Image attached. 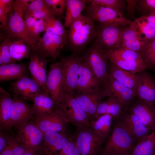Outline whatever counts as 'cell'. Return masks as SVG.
<instances>
[{"instance_id": "obj_1", "label": "cell", "mask_w": 155, "mask_h": 155, "mask_svg": "<svg viewBox=\"0 0 155 155\" xmlns=\"http://www.w3.org/2000/svg\"><path fill=\"white\" fill-rule=\"evenodd\" d=\"M96 36L93 21L86 15L81 14L69 28L67 47L72 53L80 55Z\"/></svg>"}, {"instance_id": "obj_2", "label": "cell", "mask_w": 155, "mask_h": 155, "mask_svg": "<svg viewBox=\"0 0 155 155\" xmlns=\"http://www.w3.org/2000/svg\"><path fill=\"white\" fill-rule=\"evenodd\" d=\"M81 57L101 82L103 87L112 96L109 88L108 59L104 49L96 40Z\"/></svg>"}, {"instance_id": "obj_3", "label": "cell", "mask_w": 155, "mask_h": 155, "mask_svg": "<svg viewBox=\"0 0 155 155\" xmlns=\"http://www.w3.org/2000/svg\"><path fill=\"white\" fill-rule=\"evenodd\" d=\"M137 142L120 120L114 126L102 153L131 155Z\"/></svg>"}, {"instance_id": "obj_4", "label": "cell", "mask_w": 155, "mask_h": 155, "mask_svg": "<svg viewBox=\"0 0 155 155\" xmlns=\"http://www.w3.org/2000/svg\"><path fill=\"white\" fill-rule=\"evenodd\" d=\"M73 136L80 155H97L106 139L87 127L77 128Z\"/></svg>"}, {"instance_id": "obj_5", "label": "cell", "mask_w": 155, "mask_h": 155, "mask_svg": "<svg viewBox=\"0 0 155 155\" xmlns=\"http://www.w3.org/2000/svg\"><path fill=\"white\" fill-rule=\"evenodd\" d=\"M56 107L60 109L66 116L69 123L77 128L90 127L87 116L74 96L64 92Z\"/></svg>"}, {"instance_id": "obj_6", "label": "cell", "mask_w": 155, "mask_h": 155, "mask_svg": "<svg viewBox=\"0 0 155 155\" xmlns=\"http://www.w3.org/2000/svg\"><path fill=\"white\" fill-rule=\"evenodd\" d=\"M86 15L93 21L100 23L113 24L124 27L131 25L132 22L123 14L114 9L101 5L89 3L85 8Z\"/></svg>"}, {"instance_id": "obj_7", "label": "cell", "mask_w": 155, "mask_h": 155, "mask_svg": "<svg viewBox=\"0 0 155 155\" xmlns=\"http://www.w3.org/2000/svg\"><path fill=\"white\" fill-rule=\"evenodd\" d=\"M32 120L44 134L67 132L68 124L69 123L66 116L57 107L48 114L33 116Z\"/></svg>"}, {"instance_id": "obj_8", "label": "cell", "mask_w": 155, "mask_h": 155, "mask_svg": "<svg viewBox=\"0 0 155 155\" xmlns=\"http://www.w3.org/2000/svg\"><path fill=\"white\" fill-rule=\"evenodd\" d=\"M81 56L72 53L62 58L63 71V89L65 93L74 96L79 78Z\"/></svg>"}, {"instance_id": "obj_9", "label": "cell", "mask_w": 155, "mask_h": 155, "mask_svg": "<svg viewBox=\"0 0 155 155\" xmlns=\"http://www.w3.org/2000/svg\"><path fill=\"white\" fill-rule=\"evenodd\" d=\"M17 141L28 150L38 152L42 143L44 134L32 120L16 129Z\"/></svg>"}, {"instance_id": "obj_10", "label": "cell", "mask_w": 155, "mask_h": 155, "mask_svg": "<svg viewBox=\"0 0 155 155\" xmlns=\"http://www.w3.org/2000/svg\"><path fill=\"white\" fill-rule=\"evenodd\" d=\"M13 99L9 119L0 126V130L12 127L17 129L32 120L34 116L32 104L18 97L13 96Z\"/></svg>"}, {"instance_id": "obj_11", "label": "cell", "mask_w": 155, "mask_h": 155, "mask_svg": "<svg viewBox=\"0 0 155 155\" xmlns=\"http://www.w3.org/2000/svg\"><path fill=\"white\" fill-rule=\"evenodd\" d=\"M74 97L86 113L90 121H92L97 107L106 97L111 96L103 87L75 93Z\"/></svg>"}, {"instance_id": "obj_12", "label": "cell", "mask_w": 155, "mask_h": 155, "mask_svg": "<svg viewBox=\"0 0 155 155\" xmlns=\"http://www.w3.org/2000/svg\"><path fill=\"white\" fill-rule=\"evenodd\" d=\"M67 37L45 32L37 41L34 51L43 57L55 60L60 56L61 50L66 45Z\"/></svg>"}, {"instance_id": "obj_13", "label": "cell", "mask_w": 155, "mask_h": 155, "mask_svg": "<svg viewBox=\"0 0 155 155\" xmlns=\"http://www.w3.org/2000/svg\"><path fill=\"white\" fill-rule=\"evenodd\" d=\"M8 14L7 24L2 30L7 34V37L23 41L32 47V51H35L37 42L27 30L23 17L12 11Z\"/></svg>"}, {"instance_id": "obj_14", "label": "cell", "mask_w": 155, "mask_h": 155, "mask_svg": "<svg viewBox=\"0 0 155 155\" xmlns=\"http://www.w3.org/2000/svg\"><path fill=\"white\" fill-rule=\"evenodd\" d=\"M124 27L115 24L100 23L96 27V40L105 49L119 48Z\"/></svg>"}, {"instance_id": "obj_15", "label": "cell", "mask_w": 155, "mask_h": 155, "mask_svg": "<svg viewBox=\"0 0 155 155\" xmlns=\"http://www.w3.org/2000/svg\"><path fill=\"white\" fill-rule=\"evenodd\" d=\"M46 88L55 107L60 101L64 91L63 89V71L61 61L50 65L47 73Z\"/></svg>"}, {"instance_id": "obj_16", "label": "cell", "mask_w": 155, "mask_h": 155, "mask_svg": "<svg viewBox=\"0 0 155 155\" xmlns=\"http://www.w3.org/2000/svg\"><path fill=\"white\" fill-rule=\"evenodd\" d=\"M9 89L13 96L31 101L43 90L37 82L29 75L24 76L11 82Z\"/></svg>"}, {"instance_id": "obj_17", "label": "cell", "mask_w": 155, "mask_h": 155, "mask_svg": "<svg viewBox=\"0 0 155 155\" xmlns=\"http://www.w3.org/2000/svg\"><path fill=\"white\" fill-rule=\"evenodd\" d=\"M29 58L28 69L31 78L37 82L44 92L49 94L46 85L48 60L34 51L31 52Z\"/></svg>"}, {"instance_id": "obj_18", "label": "cell", "mask_w": 155, "mask_h": 155, "mask_svg": "<svg viewBox=\"0 0 155 155\" xmlns=\"http://www.w3.org/2000/svg\"><path fill=\"white\" fill-rule=\"evenodd\" d=\"M69 136L67 132L44 134L42 143L37 153L39 155H57L66 145Z\"/></svg>"}, {"instance_id": "obj_19", "label": "cell", "mask_w": 155, "mask_h": 155, "mask_svg": "<svg viewBox=\"0 0 155 155\" xmlns=\"http://www.w3.org/2000/svg\"><path fill=\"white\" fill-rule=\"evenodd\" d=\"M102 87H103L101 82L81 57L79 78L75 93Z\"/></svg>"}, {"instance_id": "obj_20", "label": "cell", "mask_w": 155, "mask_h": 155, "mask_svg": "<svg viewBox=\"0 0 155 155\" xmlns=\"http://www.w3.org/2000/svg\"><path fill=\"white\" fill-rule=\"evenodd\" d=\"M145 70L136 74L138 78L137 95L141 100L154 104L155 102V80Z\"/></svg>"}, {"instance_id": "obj_21", "label": "cell", "mask_w": 155, "mask_h": 155, "mask_svg": "<svg viewBox=\"0 0 155 155\" xmlns=\"http://www.w3.org/2000/svg\"><path fill=\"white\" fill-rule=\"evenodd\" d=\"M120 119L135 138L137 142L148 134L151 130L144 125L136 115L130 112L129 113L122 114Z\"/></svg>"}, {"instance_id": "obj_22", "label": "cell", "mask_w": 155, "mask_h": 155, "mask_svg": "<svg viewBox=\"0 0 155 155\" xmlns=\"http://www.w3.org/2000/svg\"><path fill=\"white\" fill-rule=\"evenodd\" d=\"M130 110L148 128L152 131L155 129V106L154 104L140 100L134 104Z\"/></svg>"}, {"instance_id": "obj_23", "label": "cell", "mask_w": 155, "mask_h": 155, "mask_svg": "<svg viewBox=\"0 0 155 155\" xmlns=\"http://www.w3.org/2000/svg\"><path fill=\"white\" fill-rule=\"evenodd\" d=\"M109 88L112 96L123 107L128 105L137 95L130 88L111 76Z\"/></svg>"}, {"instance_id": "obj_24", "label": "cell", "mask_w": 155, "mask_h": 155, "mask_svg": "<svg viewBox=\"0 0 155 155\" xmlns=\"http://www.w3.org/2000/svg\"><path fill=\"white\" fill-rule=\"evenodd\" d=\"M28 65L24 63H11L0 65V81L15 80L28 75Z\"/></svg>"}, {"instance_id": "obj_25", "label": "cell", "mask_w": 155, "mask_h": 155, "mask_svg": "<svg viewBox=\"0 0 155 155\" xmlns=\"http://www.w3.org/2000/svg\"><path fill=\"white\" fill-rule=\"evenodd\" d=\"M147 44L137 36L131 26L123 28L121 36L120 48L140 53Z\"/></svg>"}, {"instance_id": "obj_26", "label": "cell", "mask_w": 155, "mask_h": 155, "mask_svg": "<svg viewBox=\"0 0 155 155\" xmlns=\"http://www.w3.org/2000/svg\"><path fill=\"white\" fill-rule=\"evenodd\" d=\"M108 70L110 76L130 88L137 95L138 78L136 74L121 69L110 61L108 62Z\"/></svg>"}, {"instance_id": "obj_27", "label": "cell", "mask_w": 155, "mask_h": 155, "mask_svg": "<svg viewBox=\"0 0 155 155\" xmlns=\"http://www.w3.org/2000/svg\"><path fill=\"white\" fill-rule=\"evenodd\" d=\"M34 116L45 115L51 113L55 108L53 99L49 94L43 90L37 94L33 99Z\"/></svg>"}, {"instance_id": "obj_28", "label": "cell", "mask_w": 155, "mask_h": 155, "mask_svg": "<svg viewBox=\"0 0 155 155\" xmlns=\"http://www.w3.org/2000/svg\"><path fill=\"white\" fill-rule=\"evenodd\" d=\"M88 0H66V9L64 25L69 29L71 25L82 14Z\"/></svg>"}, {"instance_id": "obj_29", "label": "cell", "mask_w": 155, "mask_h": 155, "mask_svg": "<svg viewBox=\"0 0 155 155\" xmlns=\"http://www.w3.org/2000/svg\"><path fill=\"white\" fill-rule=\"evenodd\" d=\"M123 105L113 96H109L99 105L93 120L105 114L112 115L113 119H118L122 114Z\"/></svg>"}, {"instance_id": "obj_30", "label": "cell", "mask_w": 155, "mask_h": 155, "mask_svg": "<svg viewBox=\"0 0 155 155\" xmlns=\"http://www.w3.org/2000/svg\"><path fill=\"white\" fill-rule=\"evenodd\" d=\"M130 26L137 36L147 44L155 39V29L148 23L144 15L136 19Z\"/></svg>"}, {"instance_id": "obj_31", "label": "cell", "mask_w": 155, "mask_h": 155, "mask_svg": "<svg viewBox=\"0 0 155 155\" xmlns=\"http://www.w3.org/2000/svg\"><path fill=\"white\" fill-rule=\"evenodd\" d=\"M131 155H155V129L137 142Z\"/></svg>"}, {"instance_id": "obj_32", "label": "cell", "mask_w": 155, "mask_h": 155, "mask_svg": "<svg viewBox=\"0 0 155 155\" xmlns=\"http://www.w3.org/2000/svg\"><path fill=\"white\" fill-rule=\"evenodd\" d=\"M104 50L109 61L124 70L136 74L148 69L145 62L122 60L108 52L105 49Z\"/></svg>"}, {"instance_id": "obj_33", "label": "cell", "mask_w": 155, "mask_h": 155, "mask_svg": "<svg viewBox=\"0 0 155 155\" xmlns=\"http://www.w3.org/2000/svg\"><path fill=\"white\" fill-rule=\"evenodd\" d=\"M113 119L110 114L103 115L90 121V127L101 136L107 138L111 131Z\"/></svg>"}, {"instance_id": "obj_34", "label": "cell", "mask_w": 155, "mask_h": 155, "mask_svg": "<svg viewBox=\"0 0 155 155\" xmlns=\"http://www.w3.org/2000/svg\"><path fill=\"white\" fill-rule=\"evenodd\" d=\"M13 95L0 87V126L9 120L13 102Z\"/></svg>"}, {"instance_id": "obj_35", "label": "cell", "mask_w": 155, "mask_h": 155, "mask_svg": "<svg viewBox=\"0 0 155 155\" xmlns=\"http://www.w3.org/2000/svg\"><path fill=\"white\" fill-rule=\"evenodd\" d=\"M32 51L30 46L20 40L12 41L10 47L11 57L16 61H20L25 58H29Z\"/></svg>"}, {"instance_id": "obj_36", "label": "cell", "mask_w": 155, "mask_h": 155, "mask_svg": "<svg viewBox=\"0 0 155 155\" xmlns=\"http://www.w3.org/2000/svg\"><path fill=\"white\" fill-rule=\"evenodd\" d=\"M55 16L43 20L44 31L53 34L61 36H67V31L64 24Z\"/></svg>"}, {"instance_id": "obj_37", "label": "cell", "mask_w": 155, "mask_h": 155, "mask_svg": "<svg viewBox=\"0 0 155 155\" xmlns=\"http://www.w3.org/2000/svg\"><path fill=\"white\" fill-rule=\"evenodd\" d=\"M105 49L113 56L122 60L145 62L140 53L138 52L122 48Z\"/></svg>"}, {"instance_id": "obj_38", "label": "cell", "mask_w": 155, "mask_h": 155, "mask_svg": "<svg viewBox=\"0 0 155 155\" xmlns=\"http://www.w3.org/2000/svg\"><path fill=\"white\" fill-rule=\"evenodd\" d=\"M140 53L148 68L155 70V39L148 44Z\"/></svg>"}, {"instance_id": "obj_39", "label": "cell", "mask_w": 155, "mask_h": 155, "mask_svg": "<svg viewBox=\"0 0 155 155\" xmlns=\"http://www.w3.org/2000/svg\"><path fill=\"white\" fill-rule=\"evenodd\" d=\"M12 42L11 38L7 37L0 46V65L16 63L11 57L10 46Z\"/></svg>"}, {"instance_id": "obj_40", "label": "cell", "mask_w": 155, "mask_h": 155, "mask_svg": "<svg viewBox=\"0 0 155 155\" xmlns=\"http://www.w3.org/2000/svg\"><path fill=\"white\" fill-rule=\"evenodd\" d=\"M90 3L101 5L114 9L123 14L126 7V0H88Z\"/></svg>"}, {"instance_id": "obj_41", "label": "cell", "mask_w": 155, "mask_h": 155, "mask_svg": "<svg viewBox=\"0 0 155 155\" xmlns=\"http://www.w3.org/2000/svg\"><path fill=\"white\" fill-rule=\"evenodd\" d=\"M137 9L143 15L155 14V0H138Z\"/></svg>"}, {"instance_id": "obj_42", "label": "cell", "mask_w": 155, "mask_h": 155, "mask_svg": "<svg viewBox=\"0 0 155 155\" xmlns=\"http://www.w3.org/2000/svg\"><path fill=\"white\" fill-rule=\"evenodd\" d=\"M56 16H62L66 9V0H45Z\"/></svg>"}, {"instance_id": "obj_43", "label": "cell", "mask_w": 155, "mask_h": 155, "mask_svg": "<svg viewBox=\"0 0 155 155\" xmlns=\"http://www.w3.org/2000/svg\"><path fill=\"white\" fill-rule=\"evenodd\" d=\"M57 155H80L73 136H69L66 145Z\"/></svg>"}, {"instance_id": "obj_44", "label": "cell", "mask_w": 155, "mask_h": 155, "mask_svg": "<svg viewBox=\"0 0 155 155\" xmlns=\"http://www.w3.org/2000/svg\"><path fill=\"white\" fill-rule=\"evenodd\" d=\"M48 5L45 0H34L25 10L23 16L24 20L36 11Z\"/></svg>"}, {"instance_id": "obj_45", "label": "cell", "mask_w": 155, "mask_h": 155, "mask_svg": "<svg viewBox=\"0 0 155 155\" xmlns=\"http://www.w3.org/2000/svg\"><path fill=\"white\" fill-rule=\"evenodd\" d=\"M34 0H16L12 6V11L23 17V15L28 6Z\"/></svg>"}, {"instance_id": "obj_46", "label": "cell", "mask_w": 155, "mask_h": 155, "mask_svg": "<svg viewBox=\"0 0 155 155\" xmlns=\"http://www.w3.org/2000/svg\"><path fill=\"white\" fill-rule=\"evenodd\" d=\"M53 16H56V15L52 9L48 5L45 7L36 11L29 17H33L37 20H43Z\"/></svg>"}, {"instance_id": "obj_47", "label": "cell", "mask_w": 155, "mask_h": 155, "mask_svg": "<svg viewBox=\"0 0 155 155\" xmlns=\"http://www.w3.org/2000/svg\"><path fill=\"white\" fill-rule=\"evenodd\" d=\"M44 31L43 21L42 20H38L30 33L32 37L37 42L40 38L42 32Z\"/></svg>"}, {"instance_id": "obj_48", "label": "cell", "mask_w": 155, "mask_h": 155, "mask_svg": "<svg viewBox=\"0 0 155 155\" xmlns=\"http://www.w3.org/2000/svg\"><path fill=\"white\" fill-rule=\"evenodd\" d=\"M10 128H7L0 130V152L5 146L11 133L9 131Z\"/></svg>"}, {"instance_id": "obj_49", "label": "cell", "mask_w": 155, "mask_h": 155, "mask_svg": "<svg viewBox=\"0 0 155 155\" xmlns=\"http://www.w3.org/2000/svg\"><path fill=\"white\" fill-rule=\"evenodd\" d=\"M138 0H126L127 3L126 7L127 13L132 16L134 15L135 9L137 8V3Z\"/></svg>"}, {"instance_id": "obj_50", "label": "cell", "mask_w": 155, "mask_h": 155, "mask_svg": "<svg viewBox=\"0 0 155 155\" xmlns=\"http://www.w3.org/2000/svg\"><path fill=\"white\" fill-rule=\"evenodd\" d=\"M14 2V1L12 0H0V8L8 13L12 11Z\"/></svg>"}, {"instance_id": "obj_51", "label": "cell", "mask_w": 155, "mask_h": 155, "mask_svg": "<svg viewBox=\"0 0 155 155\" xmlns=\"http://www.w3.org/2000/svg\"><path fill=\"white\" fill-rule=\"evenodd\" d=\"M37 20L32 17H28L24 19L26 27L30 35L31 32Z\"/></svg>"}, {"instance_id": "obj_52", "label": "cell", "mask_w": 155, "mask_h": 155, "mask_svg": "<svg viewBox=\"0 0 155 155\" xmlns=\"http://www.w3.org/2000/svg\"><path fill=\"white\" fill-rule=\"evenodd\" d=\"M8 20V13L0 8V28L2 29L7 24Z\"/></svg>"}, {"instance_id": "obj_53", "label": "cell", "mask_w": 155, "mask_h": 155, "mask_svg": "<svg viewBox=\"0 0 155 155\" xmlns=\"http://www.w3.org/2000/svg\"><path fill=\"white\" fill-rule=\"evenodd\" d=\"M11 134L7 143L3 150L0 152V155H12V143Z\"/></svg>"}, {"instance_id": "obj_54", "label": "cell", "mask_w": 155, "mask_h": 155, "mask_svg": "<svg viewBox=\"0 0 155 155\" xmlns=\"http://www.w3.org/2000/svg\"><path fill=\"white\" fill-rule=\"evenodd\" d=\"M149 25L155 29V14L144 15Z\"/></svg>"}, {"instance_id": "obj_55", "label": "cell", "mask_w": 155, "mask_h": 155, "mask_svg": "<svg viewBox=\"0 0 155 155\" xmlns=\"http://www.w3.org/2000/svg\"><path fill=\"white\" fill-rule=\"evenodd\" d=\"M23 155H39L37 152L26 150Z\"/></svg>"}, {"instance_id": "obj_56", "label": "cell", "mask_w": 155, "mask_h": 155, "mask_svg": "<svg viewBox=\"0 0 155 155\" xmlns=\"http://www.w3.org/2000/svg\"><path fill=\"white\" fill-rule=\"evenodd\" d=\"M99 155H120L119 154H106L101 153Z\"/></svg>"}]
</instances>
